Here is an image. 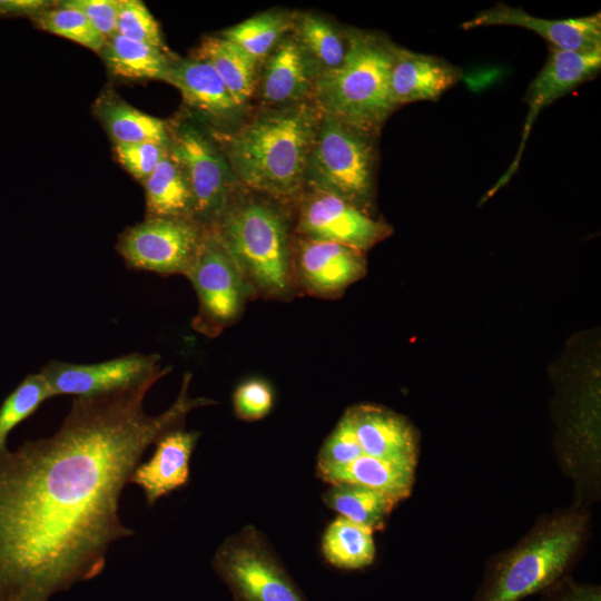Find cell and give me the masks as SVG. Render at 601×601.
<instances>
[{"label":"cell","instance_id":"1","mask_svg":"<svg viewBox=\"0 0 601 601\" xmlns=\"http://www.w3.org/2000/svg\"><path fill=\"white\" fill-rule=\"evenodd\" d=\"M170 371L73 397L56 433L0 455V601H48L98 575L110 545L134 534L119 502L145 452L193 410L216 404L189 395L187 372L174 403L148 414L147 393Z\"/></svg>","mask_w":601,"mask_h":601},{"label":"cell","instance_id":"2","mask_svg":"<svg viewBox=\"0 0 601 601\" xmlns=\"http://www.w3.org/2000/svg\"><path fill=\"white\" fill-rule=\"evenodd\" d=\"M322 114L312 101L274 108L243 122L225 156L237 181L280 204L305 191V171Z\"/></svg>","mask_w":601,"mask_h":601},{"label":"cell","instance_id":"3","mask_svg":"<svg viewBox=\"0 0 601 601\" xmlns=\"http://www.w3.org/2000/svg\"><path fill=\"white\" fill-rule=\"evenodd\" d=\"M279 204L237 193L211 227L254 299L289 300L298 295L293 275L294 237Z\"/></svg>","mask_w":601,"mask_h":601},{"label":"cell","instance_id":"4","mask_svg":"<svg viewBox=\"0 0 601 601\" xmlns=\"http://www.w3.org/2000/svg\"><path fill=\"white\" fill-rule=\"evenodd\" d=\"M346 35L344 61L316 78L311 101L322 115L375 137L397 108L390 87L396 46L368 31L351 30Z\"/></svg>","mask_w":601,"mask_h":601},{"label":"cell","instance_id":"5","mask_svg":"<svg viewBox=\"0 0 601 601\" xmlns=\"http://www.w3.org/2000/svg\"><path fill=\"white\" fill-rule=\"evenodd\" d=\"M588 518L564 511L545 518L493 561L475 601H520L556 583L577 556Z\"/></svg>","mask_w":601,"mask_h":601},{"label":"cell","instance_id":"6","mask_svg":"<svg viewBox=\"0 0 601 601\" xmlns=\"http://www.w3.org/2000/svg\"><path fill=\"white\" fill-rule=\"evenodd\" d=\"M375 165L373 136L322 115L307 160L305 189L333 194L368 211Z\"/></svg>","mask_w":601,"mask_h":601},{"label":"cell","instance_id":"7","mask_svg":"<svg viewBox=\"0 0 601 601\" xmlns=\"http://www.w3.org/2000/svg\"><path fill=\"white\" fill-rule=\"evenodd\" d=\"M186 277L198 298L191 327L216 337L243 315L253 292L213 228H207Z\"/></svg>","mask_w":601,"mask_h":601},{"label":"cell","instance_id":"8","mask_svg":"<svg viewBox=\"0 0 601 601\" xmlns=\"http://www.w3.org/2000/svg\"><path fill=\"white\" fill-rule=\"evenodd\" d=\"M213 566L236 601H305L264 534L253 525L219 545Z\"/></svg>","mask_w":601,"mask_h":601},{"label":"cell","instance_id":"9","mask_svg":"<svg viewBox=\"0 0 601 601\" xmlns=\"http://www.w3.org/2000/svg\"><path fill=\"white\" fill-rule=\"evenodd\" d=\"M169 154L181 167L194 199V220L206 228L218 221L237 191L226 156L195 125L169 130Z\"/></svg>","mask_w":601,"mask_h":601},{"label":"cell","instance_id":"10","mask_svg":"<svg viewBox=\"0 0 601 601\" xmlns=\"http://www.w3.org/2000/svg\"><path fill=\"white\" fill-rule=\"evenodd\" d=\"M206 229L190 218L147 217L121 234L117 250L131 269L186 276Z\"/></svg>","mask_w":601,"mask_h":601},{"label":"cell","instance_id":"11","mask_svg":"<svg viewBox=\"0 0 601 601\" xmlns=\"http://www.w3.org/2000/svg\"><path fill=\"white\" fill-rule=\"evenodd\" d=\"M295 235L366 252L384 240L392 227L333 194L306 190L297 199Z\"/></svg>","mask_w":601,"mask_h":601},{"label":"cell","instance_id":"12","mask_svg":"<svg viewBox=\"0 0 601 601\" xmlns=\"http://www.w3.org/2000/svg\"><path fill=\"white\" fill-rule=\"evenodd\" d=\"M366 269L364 252L337 243L294 237L293 275L298 295L338 298L365 276Z\"/></svg>","mask_w":601,"mask_h":601},{"label":"cell","instance_id":"13","mask_svg":"<svg viewBox=\"0 0 601 601\" xmlns=\"http://www.w3.org/2000/svg\"><path fill=\"white\" fill-rule=\"evenodd\" d=\"M160 356L156 353H131L93 364L50 361L39 371L53 396H96L136 385L159 373Z\"/></svg>","mask_w":601,"mask_h":601},{"label":"cell","instance_id":"14","mask_svg":"<svg viewBox=\"0 0 601 601\" xmlns=\"http://www.w3.org/2000/svg\"><path fill=\"white\" fill-rule=\"evenodd\" d=\"M601 69V48L565 51L550 47L548 59L526 91L528 114L513 161L487 196L509 183L516 173L531 128L539 114L579 85L594 78Z\"/></svg>","mask_w":601,"mask_h":601},{"label":"cell","instance_id":"15","mask_svg":"<svg viewBox=\"0 0 601 601\" xmlns=\"http://www.w3.org/2000/svg\"><path fill=\"white\" fill-rule=\"evenodd\" d=\"M164 81L176 87L184 102L220 129H234L243 122L244 107L231 97L227 87L205 60H170Z\"/></svg>","mask_w":601,"mask_h":601},{"label":"cell","instance_id":"16","mask_svg":"<svg viewBox=\"0 0 601 601\" xmlns=\"http://www.w3.org/2000/svg\"><path fill=\"white\" fill-rule=\"evenodd\" d=\"M489 26H514L534 31L545 39L551 48L565 51H590L601 48V14L544 19L531 16L521 8L497 3L479 12L462 23V29L471 30Z\"/></svg>","mask_w":601,"mask_h":601},{"label":"cell","instance_id":"17","mask_svg":"<svg viewBox=\"0 0 601 601\" xmlns=\"http://www.w3.org/2000/svg\"><path fill=\"white\" fill-rule=\"evenodd\" d=\"M343 415L365 455L416 466L417 435L404 416L374 404L353 405Z\"/></svg>","mask_w":601,"mask_h":601},{"label":"cell","instance_id":"18","mask_svg":"<svg viewBox=\"0 0 601 601\" xmlns=\"http://www.w3.org/2000/svg\"><path fill=\"white\" fill-rule=\"evenodd\" d=\"M319 72L293 32L286 35L266 59L260 97L274 108L308 100Z\"/></svg>","mask_w":601,"mask_h":601},{"label":"cell","instance_id":"19","mask_svg":"<svg viewBox=\"0 0 601 601\" xmlns=\"http://www.w3.org/2000/svg\"><path fill=\"white\" fill-rule=\"evenodd\" d=\"M199 435L184 426L171 430L155 443L151 457L136 466L129 483L142 490L149 506L188 482L189 461Z\"/></svg>","mask_w":601,"mask_h":601},{"label":"cell","instance_id":"20","mask_svg":"<svg viewBox=\"0 0 601 601\" xmlns=\"http://www.w3.org/2000/svg\"><path fill=\"white\" fill-rule=\"evenodd\" d=\"M461 77L462 71L442 58L396 47L390 76L393 102L435 101Z\"/></svg>","mask_w":601,"mask_h":601},{"label":"cell","instance_id":"21","mask_svg":"<svg viewBox=\"0 0 601 601\" xmlns=\"http://www.w3.org/2000/svg\"><path fill=\"white\" fill-rule=\"evenodd\" d=\"M415 467L363 455L339 466L316 467L317 476L328 484L352 483L384 492L397 501L410 496Z\"/></svg>","mask_w":601,"mask_h":601},{"label":"cell","instance_id":"22","mask_svg":"<svg viewBox=\"0 0 601 601\" xmlns=\"http://www.w3.org/2000/svg\"><path fill=\"white\" fill-rule=\"evenodd\" d=\"M148 217L194 219V199L188 180L178 165L167 155L142 181Z\"/></svg>","mask_w":601,"mask_h":601},{"label":"cell","instance_id":"23","mask_svg":"<svg viewBox=\"0 0 601 601\" xmlns=\"http://www.w3.org/2000/svg\"><path fill=\"white\" fill-rule=\"evenodd\" d=\"M323 494V501L339 516L356 524L382 530L395 505L400 502L393 496L358 484L334 483Z\"/></svg>","mask_w":601,"mask_h":601},{"label":"cell","instance_id":"24","mask_svg":"<svg viewBox=\"0 0 601 601\" xmlns=\"http://www.w3.org/2000/svg\"><path fill=\"white\" fill-rule=\"evenodd\" d=\"M110 73L142 80H164L170 60L162 49L115 35L99 51Z\"/></svg>","mask_w":601,"mask_h":601},{"label":"cell","instance_id":"25","mask_svg":"<svg viewBox=\"0 0 601 601\" xmlns=\"http://www.w3.org/2000/svg\"><path fill=\"white\" fill-rule=\"evenodd\" d=\"M98 115L115 144L154 141L169 146L170 134L165 121L107 96L99 102Z\"/></svg>","mask_w":601,"mask_h":601},{"label":"cell","instance_id":"26","mask_svg":"<svg viewBox=\"0 0 601 601\" xmlns=\"http://www.w3.org/2000/svg\"><path fill=\"white\" fill-rule=\"evenodd\" d=\"M196 58L207 61L235 101L245 107L255 89L258 63L234 43L220 37L205 39Z\"/></svg>","mask_w":601,"mask_h":601},{"label":"cell","instance_id":"27","mask_svg":"<svg viewBox=\"0 0 601 601\" xmlns=\"http://www.w3.org/2000/svg\"><path fill=\"white\" fill-rule=\"evenodd\" d=\"M294 14L267 11L255 14L226 30L219 37L234 43L258 65L293 29Z\"/></svg>","mask_w":601,"mask_h":601},{"label":"cell","instance_id":"28","mask_svg":"<svg viewBox=\"0 0 601 601\" xmlns=\"http://www.w3.org/2000/svg\"><path fill=\"white\" fill-rule=\"evenodd\" d=\"M292 32L319 75L344 61L348 49L347 35L325 18L314 13L294 14Z\"/></svg>","mask_w":601,"mask_h":601},{"label":"cell","instance_id":"29","mask_svg":"<svg viewBox=\"0 0 601 601\" xmlns=\"http://www.w3.org/2000/svg\"><path fill=\"white\" fill-rule=\"evenodd\" d=\"M373 531L338 516L326 528L322 539L325 559L336 568L358 570L375 558Z\"/></svg>","mask_w":601,"mask_h":601},{"label":"cell","instance_id":"30","mask_svg":"<svg viewBox=\"0 0 601 601\" xmlns=\"http://www.w3.org/2000/svg\"><path fill=\"white\" fill-rule=\"evenodd\" d=\"M51 388L40 372L27 375L0 405V455L9 451L7 439L10 432L31 416L48 398Z\"/></svg>","mask_w":601,"mask_h":601},{"label":"cell","instance_id":"31","mask_svg":"<svg viewBox=\"0 0 601 601\" xmlns=\"http://www.w3.org/2000/svg\"><path fill=\"white\" fill-rule=\"evenodd\" d=\"M38 27L47 32L71 40L93 51H100L106 42L88 18L66 1L50 7L33 18Z\"/></svg>","mask_w":601,"mask_h":601},{"label":"cell","instance_id":"32","mask_svg":"<svg viewBox=\"0 0 601 601\" xmlns=\"http://www.w3.org/2000/svg\"><path fill=\"white\" fill-rule=\"evenodd\" d=\"M117 35L165 50L157 20L139 0H121L117 16Z\"/></svg>","mask_w":601,"mask_h":601},{"label":"cell","instance_id":"33","mask_svg":"<svg viewBox=\"0 0 601 601\" xmlns=\"http://www.w3.org/2000/svg\"><path fill=\"white\" fill-rule=\"evenodd\" d=\"M363 455L365 454L355 437L352 426L343 415L324 441L317 455L316 467L345 465Z\"/></svg>","mask_w":601,"mask_h":601},{"label":"cell","instance_id":"34","mask_svg":"<svg viewBox=\"0 0 601 601\" xmlns=\"http://www.w3.org/2000/svg\"><path fill=\"white\" fill-rule=\"evenodd\" d=\"M234 411L238 418L257 421L265 417L274 404L272 386L264 380L250 378L237 386L233 395Z\"/></svg>","mask_w":601,"mask_h":601},{"label":"cell","instance_id":"35","mask_svg":"<svg viewBox=\"0 0 601 601\" xmlns=\"http://www.w3.org/2000/svg\"><path fill=\"white\" fill-rule=\"evenodd\" d=\"M169 146L154 141L115 144L120 165L136 179L144 181L167 155Z\"/></svg>","mask_w":601,"mask_h":601},{"label":"cell","instance_id":"36","mask_svg":"<svg viewBox=\"0 0 601 601\" xmlns=\"http://www.w3.org/2000/svg\"><path fill=\"white\" fill-rule=\"evenodd\" d=\"M66 2L80 10L106 40L117 33V16L121 0H68Z\"/></svg>","mask_w":601,"mask_h":601},{"label":"cell","instance_id":"37","mask_svg":"<svg viewBox=\"0 0 601 601\" xmlns=\"http://www.w3.org/2000/svg\"><path fill=\"white\" fill-rule=\"evenodd\" d=\"M544 601H601L600 588L580 584L569 579L554 583Z\"/></svg>","mask_w":601,"mask_h":601},{"label":"cell","instance_id":"38","mask_svg":"<svg viewBox=\"0 0 601 601\" xmlns=\"http://www.w3.org/2000/svg\"><path fill=\"white\" fill-rule=\"evenodd\" d=\"M47 0H0V14L37 17L52 7Z\"/></svg>","mask_w":601,"mask_h":601}]
</instances>
